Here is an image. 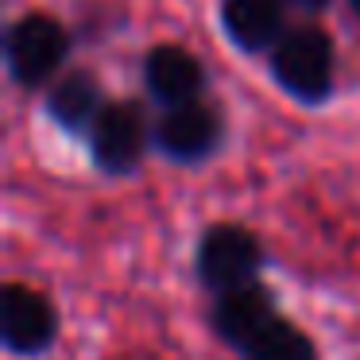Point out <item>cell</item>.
Listing matches in <instances>:
<instances>
[{
  "instance_id": "6da1fadb",
  "label": "cell",
  "mask_w": 360,
  "mask_h": 360,
  "mask_svg": "<svg viewBox=\"0 0 360 360\" xmlns=\"http://www.w3.org/2000/svg\"><path fill=\"white\" fill-rule=\"evenodd\" d=\"M271 74L290 97L321 101L333 89V43L321 27H295L271 51Z\"/></svg>"
},
{
  "instance_id": "ba28073f",
  "label": "cell",
  "mask_w": 360,
  "mask_h": 360,
  "mask_svg": "<svg viewBox=\"0 0 360 360\" xmlns=\"http://www.w3.org/2000/svg\"><path fill=\"white\" fill-rule=\"evenodd\" d=\"M221 27L240 51H275L283 32V0H221Z\"/></svg>"
},
{
  "instance_id": "7c38bea8",
  "label": "cell",
  "mask_w": 360,
  "mask_h": 360,
  "mask_svg": "<svg viewBox=\"0 0 360 360\" xmlns=\"http://www.w3.org/2000/svg\"><path fill=\"white\" fill-rule=\"evenodd\" d=\"M283 4H295V8H302V12H318V8H326L329 0H283Z\"/></svg>"
},
{
  "instance_id": "52a82bcc",
  "label": "cell",
  "mask_w": 360,
  "mask_h": 360,
  "mask_svg": "<svg viewBox=\"0 0 360 360\" xmlns=\"http://www.w3.org/2000/svg\"><path fill=\"white\" fill-rule=\"evenodd\" d=\"M221 140V117L210 105H182V109H167V117L155 124V143L163 155L179 159V163H194L205 159Z\"/></svg>"
},
{
  "instance_id": "8fae6325",
  "label": "cell",
  "mask_w": 360,
  "mask_h": 360,
  "mask_svg": "<svg viewBox=\"0 0 360 360\" xmlns=\"http://www.w3.org/2000/svg\"><path fill=\"white\" fill-rule=\"evenodd\" d=\"M244 360H318V352H314V341L302 329L287 326V321H275L267 333H259L244 349Z\"/></svg>"
},
{
  "instance_id": "9c48e42d",
  "label": "cell",
  "mask_w": 360,
  "mask_h": 360,
  "mask_svg": "<svg viewBox=\"0 0 360 360\" xmlns=\"http://www.w3.org/2000/svg\"><path fill=\"white\" fill-rule=\"evenodd\" d=\"M275 321H279L275 318V302L259 283H248V287H240V290L221 295L217 310H213L217 333L225 337V341L240 345V349H248V345L256 341L259 333H267Z\"/></svg>"
},
{
  "instance_id": "8992f818",
  "label": "cell",
  "mask_w": 360,
  "mask_h": 360,
  "mask_svg": "<svg viewBox=\"0 0 360 360\" xmlns=\"http://www.w3.org/2000/svg\"><path fill=\"white\" fill-rule=\"evenodd\" d=\"M143 86L159 105L182 109V105H198V97L205 89V70L190 51L163 43V47L148 51V58H143Z\"/></svg>"
},
{
  "instance_id": "277c9868",
  "label": "cell",
  "mask_w": 360,
  "mask_h": 360,
  "mask_svg": "<svg viewBox=\"0 0 360 360\" xmlns=\"http://www.w3.org/2000/svg\"><path fill=\"white\" fill-rule=\"evenodd\" d=\"M143 148H148V120L143 109L132 101H109L97 124L89 128V151L94 163L109 174H128L140 163Z\"/></svg>"
},
{
  "instance_id": "3957f363",
  "label": "cell",
  "mask_w": 360,
  "mask_h": 360,
  "mask_svg": "<svg viewBox=\"0 0 360 360\" xmlns=\"http://www.w3.org/2000/svg\"><path fill=\"white\" fill-rule=\"evenodd\" d=\"M259 271V240L240 225H217L205 233L198 248V275L210 290L229 295L248 283H256Z\"/></svg>"
},
{
  "instance_id": "5b68a950",
  "label": "cell",
  "mask_w": 360,
  "mask_h": 360,
  "mask_svg": "<svg viewBox=\"0 0 360 360\" xmlns=\"http://www.w3.org/2000/svg\"><path fill=\"white\" fill-rule=\"evenodd\" d=\"M55 306L39 295V290L24 287V283H8L0 295V337L12 352L32 356L43 352L55 341Z\"/></svg>"
},
{
  "instance_id": "30bf717a",
  "label": "cell",
  "mask_w": 360,
  "mask_h": 360,
  "mask_svg": "<svg viewBox=\"0 0 360 360\" xmlns=\"http://www.w3.org/2000/svg\"><path fill=\"white\" fill-rule=\"evenodd\" d=\"M47 112L55 124H63L66 132H89L97 124V117L105 112L101 101V86H97L94 74L74 70L63 82H55L47 94Z\"/></svg>"
},
{
  "instance_id": "4fadbf2b",
  "label": "cell",
  "mask_w": 360,
  "mask_h": 360,
  "mask_svg": "<svg viewBox=\"0 0 360 360\" xmlns=\"http://www.w3.org/2000/svg\"><path fill=\"white\" fill-rule=\"evenodd\" d=\"M349 4H352V12H356V16H360V0H349Z\"/></svg>"
},
{
  "instance_id": "7a4b0ae2",
  "label": "cell",
  "mask_w": 360,
  "mask_h": 360,
  "mask_svg": "<svg viewBox=\"0 0 360 360\" xmlns=\"http://www.w3.org/2000/svg\"><path fill=\"white\" fill-rule=\"evenodd\" d=\"M70 39H66L63 24L43 12L20 16L12 24L8 39H4V58H8V74L20 86H39L63 66Z\"/></svg>"
}]
</instances>
